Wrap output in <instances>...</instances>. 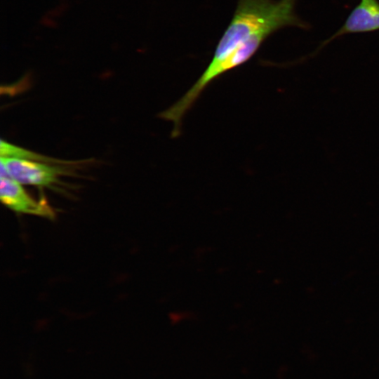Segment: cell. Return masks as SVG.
Segmentation results:
<instances>
[{
	"instance_id": "5b68a950",
	"label": "cell",
	"mask_w": 379,
	"mask_h": 379,
	"mask_svg": "<svg viewBox=\"0 0 379 379\" xmlns=\"http://www.w3.org/2000/svg\"><path fill=\"white\" fill-rule=\"evenodd\" d=\"M1 157L8 158H18L31 161H39L44 162H57L58 161L51 159L37 153L29 151L22 147L11 144L3 139L0 144Z\"/></svg>"
},
{
	"instance_id": "277c9868",
	"label": "cell",
	"mask_w": 379,
	"mask_h": 379,
	"mask_svg": "<svg viewBox=\"0 0 379 379\" xmlns=\"http://www.w3.org/2000/svg\"><path fill=\"white\" fill-rule=\"evenodd\" d=\"M379 30V1L360 0L352 11L343 26L321 44L347 34L364 33Z\"/></svg>"
},
{
	"instance_id": "6da1fadb",
	"label": "cell",
	"mask_w": 379,
	"mask_h": 379,
	"mask_svg": "<svg viewBox=\"0 0 379 379\" xmlns=\"http://www.w3.org/2000/svg\"><path fill=\"white\" fill-rule=\"evenodd\" d=\"M297 0H238L233 18L207 67H215L242 46L258 50L273 32L286 26L307 28L295 13Z\"/></svg>"
},
{
	"instance_id": "3957f363",
	"label": "cell",
	"mask_w": 379,
	"mask_h": 379,
	"mask_svg": "<svg viewBox=\"0 0 379 379\" xmlns=\"http://www.w3.org/2000/svg\"><path fill=\"white\" fill-rule=\"evenodd\" d=\"M0 199L12 211L52 218L54 213L44 200H34L19 182L11 178H0Z\"/></svg>"
},
{
	"instance_id": "7a4b0ae2",
	"label": "cell",
	"mask_w": 379,
	"mask_h": 379,
	"mask_svg": "<svg viewBox=\"0 0 379 379\" xmlns=\"http://www.w3.org/2000/svg\"><path fill=\"white\" fill-rule=\"evenodd\" d=\"M0 161L11 178L21 185L50 186L58 182L60 175L65 173L61 167L36 161L1 157Z\"/></svg>"
}]
</instances>
